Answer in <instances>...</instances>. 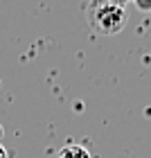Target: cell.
<instances>
[{
	"instance_id": "6da1fadb",
	"label": "cell",
	"mask_w": 151,
	"mask_h": 158,
	"mask_svg": "<svg viewBox=\"0 0 151 158\" xmlns=\"http://www.w3.org/2000/svg\"><path fill=\"white\" fill-rule=\"evenodd\" d=\"M88 23L97 34L113 36L124 30L126 11L117 0H90L88 5Z\"/></svg>"
},
{
	"instance_id": "7a4b0ae2",
	"label": "cell",
	"mask_w": 151,
	"mask_h": 158,
	"mask_svg": "<svg viewBox=\"0 0 151 158\" xmlns=\"http://www.w3.org/2000/svg\"><path fill=\"white\" fill-rule=\"evenodd\" d=\"M56 158H90V154L86 152L84 147H79V145H66Z\"/></svg>"
},
{
	"instance_id": "3957f363",
	"label": "cell",
	"mask_w": 151,
	"mask_h": 158,
	"mask_svg": "<svg viewBox=\"0 0 151 158\" xmlns=\"http://www.w3.org/2000/svg\"><path fill=\"white\" fill-rule=\"evenodd\" d=\"M140 5V9H151V0H135Z\"/></svg>"
},
{
	"instance_id": "277c9868",
	"label": "cell",
	"mask_w": 151,
	"mask_h": 158,
	"mask_svg": "<svg viewBox=\"0 0 151 158\" xmlns=\"http://www.w3.org/2000/svg\"><path fill=\"white\" fill-rule=\"evenodd\" d=\"M0 158H11V156H9V152H7L2 145H0Z\"/></svg>"
}]
</instances>
